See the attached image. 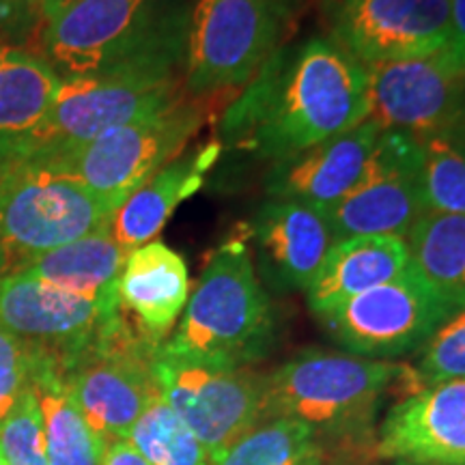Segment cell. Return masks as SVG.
Returning a JSON list of instances; mask_svg holds the SVG:
<instances>
[{
  "instance_id": "cell-1",
  "label": "cell",
  "mask_w": 465,
  "mask_h": 465,
  "mask_svg": "<svg viewBox=\"0 0 465 465\" xmlns=\"http://www.w3.org/2000/svg\"><path fill=\"white\" fill-rule=\"evenodd\" d=\"M369 119V72L328 35L284 44L220 119L223 147L278 162Z\"/></svg>"
},
{
  "instance_id": "cell-2",
  "label": "cell",
  "mask_w": 465,
  "mask_h": 465,
  "mask_svg": "<svg viewBox=\"0 0 465 465\" xmlns=\"http://www.w3.org/2000/svg\"><path fill=\"white\" fill-rule=\"evenodd\" d=\"M399 383L405 394L418 391L410 364L304 349L265 373L261 422L284 418L304 424L330 459L377 457V411Z\"/></svg>"
},
{
  "instance_id": "cell-3",
  "label": "cell",
  "mask_w": 465,
  "mask_h": 465,
  "mask_svg": "<svg viewBox=\"0 0 465 465\" xmlns=\"http://www.w3.org/2000/svg\"><path fill=\"white\" fill-rule=\"evenodd\" d=\"M276 312L261 282L248 235L231 237L209 254L164 356L218 369H246L276 345Z\"/></svg>"
},
{
  "instance_id": "cell-4",
  "label": "cell",
  "mask_w": 465,
  "mask_h": 465,
  "mask_svg": "<svg viewBox=\"0 0 465 465\" xmlns=\"http://www.w3.org/2000/svg\"><path fill=\"white\" fill-rule=\"evenodd\" d=\"M188 20L185 0H74L45 22L35 50L61 80L151 63L183 65Z\"/></svg>"
},
{
  "instance_id": "cell-5",
  "label": "cell",
  "mask_w": 465,
  "mask_h": 465,
  "mask_svg": "<svg viewBox=\"0 0 465 465\" xmlns=\"http://www.w3.org/2000/svg\"><path fill=\"white\" fill-rule=\"evenodd\" d=\"M295 0H192L183 61V91L209 100L242 91L293 26Z\"/></svg>"
},
{
  "instance_id": "cell-6",
  "label": "cell",
  "mask_w": 465,
  "mask_h": 465,
  "mask_svg": "<svg viewBox=\"0 0 465 465\" xmlns=\"http://www.w3.org/2000/svg\"><path fill=\"white\" fill-rule=\"evenodd\" d=\"M183 65L151 63L61 80L37 149L17 168H42L116 127L183 100Z\"/></svg>"
},
{
  "instance_id": "cell-7",
  "label": "cell",
  "mask_w": 465,
  "mask_h": 465,
  "mask_svg": "<svg viewBox=\"0 0 465 465\" xmlns=\"http://www.w3.org/2000/svg\"><path fill=\"white\" fill-rule=\"evenodd\" d=\"M207 119V100L185 95L171 106L106 132L84 147L42 166V171L84 183L116 213L147 179L188 149Z\"/></svg>"
},
{
  "instance_id": "cell-8",
  "label": "cell",
  "mask_w": 465,
  "mask_h": 465,
  "mask_svg": "<svg viewBox=\"0 0 465 465\" xmlns=\"http://www.w3.org/2000/svg\"><path fill=\"white\" fill-rule=\"evenodd\" d=\"M155 342L124 311L95 345L63 371L69 397L104 446L127 440L147 405L160 394Z\"/></svg>"
},
{
  "instance_id": "cell-9",
  "label": "cell",
  "mask_w": 465,
  "mask_h": 465,
  "mask_svg": "<svg viewBox=\"0 0 465 465\" xmlns=\"http://www.w3.org/2000/svg\"><path fill=\"white\" fill-rule=\"evenodd\" d=\"M113 216L106 201L65 174L42 168L0 173V224L14 267L106 229Z\"/></svg>"
},
{
  "instance_id": "cell-10",
  "label": "cell",
  "mask_w": 465,
  "mask_h": 465,
  "mask_svg": "<svg viewBox=\"0 0 465 465\" xmlns=\"http://www.w3.org/2000/svg\"><path fill=\"white\" fill-rule=\"evenodd\" d=\"M450 315L411 265L405 276L317 312L315 319L347 353L391 360L420 351Z\"/></svg>"
},
{
  "instance_id": "cell-11",
  "label": "cell",
  "mask_w": 465,
  "mask_h": 465,
  "mask_svg": "<svg viewBox=\"0 0 465 465\" xmlns=\"http://www.w3.org/2000/svg\"><path fill=\"white\" fill-rule=\"evenodd\" d=\"M422 160L420 141L381 130L358 183L339 203L323 209L336 240L362 235L405 240L427 213Z\"/></svg>"
},
{
  "instance_id": "cell-12",
  "label": "cell",
  "mask_w": 465,
  "mask_h": 465,
  "mask_svg": "<svg viewBox=\"0 0 465 465\" xmlns=\"http://www.w3.org/2000/svg\"><path fill=\"white\" fill-rule=\"evenodd\" d=\"M325 35L364 67L440 54L452 0H325Z\"/></svg>"
},
{
  "instance_id": "cell-13",
  "label": "cell",
  "mask_w": 465,
  "mask_h": 465,
  "mask_svg": "<svg viewBox=\"0 0 465 465\" xmlns=\"http://www.w3.org/2000/svg\"><path fill=\"white\" fill-rule=\"evenodd\" d=\"M155 380L162 397L199 438L209 459L261 422L265 373L254 366L218 369L158 351Z\"/></svg>"
},
{
  "instance_id": "cell-14",
  "label": "cell",
  "mask_w": 465,
  "mask_h": 465,
  "mask_svg": "<svg viewBox=\"0 0 465 465\" xmlns=\"http://www.w3.org/2000/svg\"><path fill=\"white\" fill-rule=\"evenodd\" d=\"M121 315L119 300L84 298L20 274L0 278V330L48 353L61 373Z\"/></svg>"
},
{
  "instance_id": "cell-15",
  "label": "cell",
  "mask_w": 465,
  "mask_h": 465,
  "mask_svg": "<svg viewBox=\"0 0 465 465\" xmlns=\"http://www.w3.org/2000/svg\"><path fill=\"white\" fill-rule=\"evenodd\" d=\"M369 119L381 130L401 132L416 141L449 134L465 104V74L444 52L410 61L366 67Z\"/></svg>"
},
{
  "instance_id": "cell-16",
  "label": "cell",
  "mask_w": 465,
  "mask_h": 465,
  "mask_svg": "<svg viewBox=\"0 0 465 465\" xmlns=\"http://www.w3.org/2000/svg\"><path fill=\"white\" fill-rule=\"evenodd\" d=\"M375 455L410 465H465V380L397 401L375 433Z\"/></svg>"
},
{
  "instance_id": "cell-17",
  "label": "cell",
  "mask_w": 465,
  "mask_h": 465,
  "mask_svg": "<svg viewBox=\"0 0 465 465\" xmlns=\"http://www.w3.org/2000/svg\"><path fill=\"white\" fill-rule=\"evenodd\" d=\"M259 259V278L276 291H306L336 242L323 209L267 199L248 226Z\"/></svg>"
},
{
  "instance_id": "cell-18",
  "label": "cell",
  "mask_w": 465,
  "mask_h": 465,
  "mask_svg": "<svg viewBox=\"0 0 465 465\" xmlns=\"http://www.w3.org/2000/svg\"><path fill=\"white\" fill-rule=\"evenodd\" d=\"M380 134L375 121L364 119L315 147L272 162L263 179L267 196L319 209L332 207L358 183Z\"/></svg>"
},
{
  "instance_id": "cell-19",
  "label": "cell",
  "mask_w": 465,
  "mask_h": 465,
  "mask_svg": "<svg viewBox=\"0 0 465 465\" xmlns=\"http://www.w3.org/2000/svg\"><path fill=\"white\" fill-rule=\"evenodd\" d=\"M58 89L61 78L37 50L0 45V173L35 153Z\"/></svg>"
},
{
  "instance_id": "cell-20",
  "label": "cell",
  "mask_w": 465,
  "mask_h": 465,
  "mask_svg": "<svg viewBox=\"0 0 465 465\" xmlns=\"http://www.w3.org/2000/svg\"><path fill=\"white\" fill-rule=\"evenodd\" d=\"M223 149V143L212 138L199 147H188L162 166L116 209L110 223L114 242L127 254L153 242L171 220L174 209L205 185L207 173L218 164Z\"/></svg>"
},
{
  "instance_id": "cell-21",
  "label": "cell",
  "mask_w": 465,
  "mask_h": 465,
  "mask_svg": "<svg viewBox=\"0 0 465 465\" xmlns=\"http://www.w3.org/2000/svg\"><path fill=\"white\" fill-rule=\"evenodd\" d=\"M116 295L127 317L162 345L188 304V265L164 242L144 243L125 257Z\"/></svg>"
},
{
  "instance_id": "cell-22",
  "label": "cell",
  "mask_w": 465,
  "mask_h": 465,
  "mask_svg": "<svg viewBox=\"0 0 465 465\" xmlns=\"http://www.w3.org/2000/svg\"><path fill=\"white\" fill-rule=\"evenodd\" d=\"M411 267L405 240L397 237H347L325 257L308 284L306 302L312 315L405 276Z\"/></svg>"
},
{
  "instance_id": "cell-23",
  "label": "cell",
  "mask_w": 465,
  "mask_h": 465,
  "mask_svg": "<svg viewBox=\"0 0 465 465\" xmlns=\"http://www.w3.org/2000/svg\"><path fill=\"white\" fill-rule=\"evenodd\" d=\"M127 252L114 242L110 226L65 246L25 261L9 274L35 278L93 300H119L116 282Z\"/></svg>"
},
{
  "instance_id": "cell-24",
  "label": "cell",
  "mask_w": 465,
  "mask_h": 465,
  "mask_svg": "<svg viewBox=\"0 0 465 465\" xmlns=\"http://www.w3.org/2000/svg\"><path fill=\"white\" fill-rule=\"evenodd\" d=\"M418 276L452 312L465 308V216L427 212L405 237Z\"/></svg>"
},
{
  "instance_id": "cell-25",
  "label": "cell",
  "mask_w": 465,
  "mask_h": 465,
  "mask_svg": "<svg viewBox=\"0 0 465 465\" xmlns=\"http://www.w3.org/2000/svg\"><path fill=\"white\" fill-rule=\"evenodd\" d=\"M35 392L42 405L48 465H100V440L69 397L56 366L39 375Z\"/></svg>"
},
{
  "instance_id": "cell-26",
  "label": "cell",
  "mask_w": 465,
  "mask_h": 465,
  "mask_svg": "<svg viewBox=\"0 0 465 465\" xmlns=\"http://www.w3.org/2000/svg\"><path fill=\"white\" fill-rule=\"evenodd\" d=\"M209 465H330V452L304 424L276 418L254 424Z\"/></svg>"
},
{
  "instance_id": "cell-27",
  "label": "cell",
  "mask_w": 465,
  "mask_h": 465,
  "mask_svg": "<svg viewBox=\"0 0 465 465\" xmlns=\"http://www.w3.org/2000/svg\"><path fill=\"white\" fill-rule=\"evenodd\" d=\"M127 440L151 465H209L203 444L162 392L147 405Z\"/></svg>"
},
{
  "instance_id": "cell-28",
  "label": "cell",
  "mask_w": 465,
  "mask_h": 465,
  "mask_svg": "<svg viewBox=\"0 0 465 465\" xmlns=\"http://www.w3.org/2000/svg\"><path fill=\"white\" fill-rule=\"evenodd\" d=\"M424 207L431 213L465 216V147L449 134L422 143Z\"/></svg>"
},
{
  "instance_id": "cell-29",
  "label": "cell",
  "mask_w": 465,
  "mask_h": 465,
  "mask_svg": "<svg viewBox=\"0 0 465 465\" xmlns=\"http://www.w3.org/2000/svg\"><path fill=\"white\" fill-rule=\"evenodd\" d=\"M0 452L5 465H48L42 405L35 386L20 394L0 422Z\"/></svg>"
},
{
  "instance_id": "cell-30",
  "label": "cell",
  "mask_w": 465,
  "mask_h": 465,
  "mask_svg": "<svg viewBox=\"0 0 465 465\" xmlns=\"http://www.w3.org/2000/svg\"><path fill=\"white\" fill-rule=\"evenodd\" d=\"M414 369L418 391L433 383L465 380V308L452 312L424 342Z\"/></svg>"
},
{
  "instance_id": "cell-31",
  "label": "cell",
  "mask_w": 465,
  "mask_h": 465,
  "mask_svg": "<svg viewBox=\"0 0 465 465\" xmlns=\"http://www.w3.org/2000/svg\"><path fill=\"white\" fill-rule=\"evenodd\" d=\"M54 366L58 369L54 360L42 349L0 330V392L17 399L22 392L35 386L39 375Z\"/></svg>"
},
{
  "instance_id": "cell-32",
  "label": "cell",
  "mask_w": 465,
  "mask_h": 465,
  "mask_svg": "<svg viewBox=\"0 0 465 465\" xmlns=\"http://www.w3.org/2000/svg\"><path fill=\"white\" fill-rule=\"evenodd\" d=\"M44 3L45 0H0V45L33 48L45 25Z\"/></svg>"
},
{
  "instance_id": "cell-33",
  "label": "cell",
  "mask_w": 465,
  "mask_h": 465,
  "mask_svg": "<svg viewBox=\"0 0 465 465\" xmlns=\"http://www.w3.org/2000/svg\"><path fill=\"white\" fill-rule=\"evenodd\" d=\"M444 56L452 67L465 74V0H452L450 42L446 45Z\"/></svg>"
},
{
  "instance_id": "cell-34",
  "label": "cell",
  "mask_w": 465,
  "mask_h": 465,
  "mask_svg": "<svg viewBox=\"0 0 465 465\" xmlns=\"http://www.w3.org/2000/svg\"><path fill=\"white\" fill-rule=\"evenodd\" d=\"M100 465H151L130 440H114L104 446Z\"/></svg>"
},
{
  "instance_id": "cell-35",
  "label": "cell",
  "mask_w": 465,
  "mask_h": 465,
  "mask_svg": "<svg viewBox=\"0 0 465 465\" xmlns=\"http://www.w3.org/2000/svg\"><path fill=\"white\" fill-rule=\"evenodd\" d=\"M11 270H14V257H11L7 240H5L3 232V224H0V278L7 276Z\"/></svg>"
},
{
  "instance_id": "cell-36",
  "label": "cell",
  "mask_w": 465,
  "mask_h": 465,
  "mask_svg": "<svg viewBox=\"0 0 465 465\" xmlns=\"http://www.w3.org/2000/svg\"><path fill=\"white\" fill-rule=\"evenodd\" d=\"M449 136L452 138V141H457L459 144H463V147H465V104H463L461 113H459V116H457L455 125L450 127Z\"/></svg>"
},
{
  "instance_id": "cell-37",
  "label": "cell",
  "mask_w": 465,
  "mask_h": 465,
  "mask_svg": "<svg viewBox=\"0 0 465 465\" xmlns=\"http://www.w3.org/2000/svg\"><path fill=\"white\" fill-rule=\"evenodd\" d=\"M74 0H45L44 3V17L45 22L50 20V17H54L58 11H63L67 7V5H72Z\"/></svg>"
},
{
  "instance_id": "cell-38",
  "label": "cell",
  "mask_w": 465,
  "mask_h": 465,
  "mask_svg": "<svg viewBox=\"0 0 465 465\" xmlns=\"http://www.w3.org/2000/svg\"><path fill=\"white\" fill-rule=\"evenodd\" d=\"M360 461H366V459H330V465H358ZM394 465H410V463L394 461Z\"/></svg>"
},
{
  "instance_id": "cell-39",
  "label": "cell",
  "mask_w": 465,
  "mask_h": 465,
  "mask_svg": "<svg viewBox=\"0 0 465 465\" xmlns=\"http://www.w3.org/2000/svg\"><path fill=\"white\" fill-rule=\"evenodd\" d=\"M0 465H5V459H3V452H0Z\"/></svg>"
}]
</instances>
